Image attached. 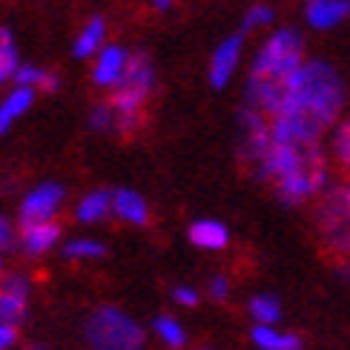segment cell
I'll return each mask as SVG.
<instances>
[{"instance_id":"obj_3","label":"cell","mask_w":350,"mask_h":350,"mask_svg":"<svg viewBox=\"0 0 350 350\" xmlns=\"http://www.w3.org/2000/svg\"><path fill=\"white\" fill-rule=\"evenodd\" d=\"M86 345L92 350H141L144 330L118 308H100L86 322Z\"/></svg>"},{"instance_id":"obj_5","label":"cell","mask_w":350,"mask_h":350,"mask_svg":"<svg viewBox=\"0 0 350 350\" xmlns=\"http://www.w3.org/2000/svg\"><path fill=\"white\" fill-rule=\"evenodd\" d=\"M316 227L330 256H350V204L345 189H330L316 207Z\"/></svg>"},{"instance_id":"obj_1","label":"cell","mask_w":350,"mask_h":350,"mask_svg":"<svg viewBox=\"0 0 350 350\" xmlns=\"http://www.w3.org/2000/svg\"><path fill=\"white\" fill-rule=\"evenodd\" d=\"M345 90L336 69L322 61L301 64L284 83V104L270 118L273 144H319L339 118Z\"/></svg>"},{"instance_id":"obj_12","label":"cell","mask_w":350,"mask_h":350,"mask_svg":"<svg viewBox=\"0 0 350 350\" xmlns=\"http://www.w3.org/2000/svg\"><path fill=\"white\" fill-rule=\"evenodd\" d=\"M347 12H350L347 0H310L308 3V21L316 29H330V26H336Z\"/></svg>"},{"instance_id":"obj_19","label":"cell","mask_w":350,"mask_h":350,"mask_svg":"<svg viewBox=\"0 0 350 350\" xmlns=\"http://www.w3.org/2000/svg\"><path fill=\"white\" fill-rule=\"evenodd\" d=\"M112 207V196L109 193H92L81 201L78 207V218L81 221H98V218H104L107 210Z\"/></svg>"},{"instance_id":"obj_4","label":"cell","mask_w":350,"mask_h":350,"mask_svg":"<svg viewBox=\"0 0 350 350\" xmlns=\"http://www.w3.org/2000/svg\"><path fill=\"white\" fill-rule=\"evenodd\" d=\"M301 55H304L301 38L293 32V29H282V32H275L256 55L253 78L287 81L301 66Z\"/></svg>"},{"instance_id":"obj_9","label":"cell","mask_w":350,"mask_h":350,"mask_svg":"<svg viewBox=\"0 0 350 350\" xmlns=\"http://www.w3.org/2000/svg\"><path fill=\"white\" fill-rule=\"evenodd\" d=\"M21 239H23V250L40 256L52 250L61 239V224L55 221H38V224H21Z\"/></svg>"},{"instance_id":"obj_20","label":"cell","mask_w":350,"mask_h":350,"mask_svg":"<svg viewBox=\"0 0 350 350\" xmlns=\"http://www.w3.org/2000/svg\"><path fill=\"white\" fill-rule=\"evenodd\" d=\"M250 313L258 319L261 325H273V322H279L282 308H279V301H275L273 296H256L250 301Z\"/></svg>"},{"instance_id":"obj_2","label":"cell","mask_w":350,"mask_h":350,"mask_svg":"<svg viewBox=\"0 0 350 350\" xmlns=\"http://www.w3.org/2000/svg\"><path fill=\"white\" fill-rule=\"evenodd\" d=\"M155 86V69L147 52H135L129 55L126 69L121 81L115 83L112 95L107 98V104L115 109V118H118V135L133 138L141 124H144V104Z\"/></svg>"},{"instance_id":"obj_21","label":"cell","mask_w":350,"mask_h":350,"mask_svg":"<svg viewBox=\"0 0 350 350\" xmlns=\"http://www.w3.org/2000/svg\"><path fill=\"white\" fill-rule=\"evenodd\" d=\"M90 124L98 133H118V118H115V109L109 104H98L90 115Z\"/></svg>"},{"instance_id":"obj_30","label":"cell","mask_w":350,"mask_h":350,"mask_svg":"<svg viewBox=\"0 0 350 350\" xmlns=\"http://www.w3.org/2000/svg\"><path fill=\"white\" fill-rule=\"evenodd\" d=\"M345 198H347V204H350V187H345Z\"/></svg>"},{"instance_id":"obj_26","label":"cell","mask_w":350,"mask_h":350,"mask_svg":"<svg viewBox=\"0 0 350 350\" xmlns=\"http://www.w3.org/2000/svg\"><path fill=\"white\" fill-rule=\"evenodd\" d=\"M18 342V325H0V350Z\"/></svg>"},{"instance_id":"obj_29","label":"cell","mask_w":350,"mask_h":350,"mask_svg":"<svg viewBox=\"0 0 350 350\" xmlns=\"http://www.w3.org/2000/svg\"><path fill=\"white\" fill-rule=\"evenodd\" d=\"M0 244H9V227L3 218H0Z\"/></svg>"},{"instance_id":"obj_11","label":"cell","mask_w":350,"mask_h":350,"mask_svg":"<svg viewBox=\"0 0 350 350\" xmlns=\"http://www.w3.org/2000/svg\"><path fill=\"white\" fill-rule=\"evenodd\" d=\"M112 210L118 218L129 224H147L150 221V210L147 204H144L141 196H135L133 189H118V193H112Z\"/></svg>"},{"instance_id":"obj_23","label":"cell","mask_w":350,"mask_h":350,"mask_svg":"<svg viewBox=\"0 0 350 350\" xmlns=\"http://www.w3.org/2000/svg\"><path fill=\"white\" fill-rule=\"evenodd\" d=\"M155 330L161 333V339L170 345V347H181L184 345V330L172 322V319L161 316V319H155Z\"/></svg>"},{"instance_id":"obj_15","label":"cell","mask_w":350,"mask_h":350,"mask_svg":"<svg viewBox=\"0 0 350 350\" xmlns=\"http://www.w3.org/2000/svg\"><path fill=\"white\" fill-rule=\"evenodd\" d=\"M104 35H107V23H104V18H92L90 23H86V29L81 32V38L75 40V57H90V55H95V49L104 43Z\"/></svg>"},{"instance_id":"obj_22","label":"cell","mask_w":350,"mask_h":350,"mask_svg":"<svg viewBox=\"0 0 350 350\" xmlns=\"http://www.w3.org/2000/svg\"><path fill=\"white\" fill-rule=\"evenodd\" d=\"M333 152H336L342 170H345V172H350V118L339 126L336 141H333Z\"/></svg>"},{"instance_id":"obj_6","label":"cell","mask_w":350,"mask_h":350,"mask_svg":"<svg viewBox=\"0 0 350 350\" xmlns=\"http://www.w3.org/2000/svg\"><path fill=\"white\" fill-rule=\"evenodd\" d=\"M64 201V187L61 184H43L35 193H29V198L21 204V224H38L49 221L55 210Z\"/></svg>"},{"instance_id":"obj_8","label":"cell","mask_w":350,"mask_h":350,"mask_svg":"<svg viewBox=\"0 0 350 350\" xmlns=\"http://www.w3.org/2000/svg\"><path fill=\"white\" fill-rule=\"evenodd\" d=\"M241 43H244V35H232L227 38L221 46L215 49L213 55V61H210V83L215 86V90H221V86L230 81L232 75V69H236L239 64V55H241Z\"/></svg>"},{"instance_id":"obj_32","label":"cell","mask_w":350,"mask_h":350,"mask_svg":"<svg viewBox=\"0 0 350 350\" xmlns=\"http://www.w3.org/2000/svg\"><path fill=\"white\" fill-rule=\"evenodd\" d=\"M201 350H207V347H201Z\"/></svg>"},{"instance_id":"obj_16","label":"cell","mask_w":350,"mask_h":350,"mask_svg":"<svg viewBox=\"0 0 350 350\" xmlns=\"http://www.w3.org/2000/svg\"><path fill=\"white\" fill-rule=\"evenodd\" d=\"M253 339H256L258 347H265V350H299L301 347V339L299 336H290V333L284 336V333L270 330L267 325H258L253 330Z\"/></svg>"},{"instance_id":"obj_10","label":"cell","mask_w":350,"mask_h":350,"mask_svg":"<svg viewBox=\"0 0 350 350\" xmlns=\"http://www.w3.org/2000/svg\"><path fill=\"white\" fill-rule=\"evenodd\" d=\"M126 61H129V55L121 46H107L104 52H100L95 69H92V81L98 86H115L124 75Z\"/></svg>"},{"instance_id":"obj_25","label":"cell","mask_w":350,"mask_h":350,"mask_svg":"<svg viewBox=\"0 0 350 350\" xmlns=\"http://www.w3.org/2000/svg\"><path fill=\"white\" fill-rule=\"evenodd\" d=\"M273 21V12L267 6H253L250 12H247L244 18V26H256V23H270Z\"/></svg>"},{"instance_id":"obj_28","label":"cell","mask_w":350,"mask_h":350,"mask_svg":"<svg viewBox=\"0 0 350 350\" xmlns=\"http://www.w3.org/2000/svg\"><path fill=\"white\" fill-rule=\"evenodd\" d=\"M175 301H181V304H196L198 301V296L193 293V290H175Z\"/></svg>"},{"instance_id":"obj_27","label":"cell","mask_w":350,"mask_h":350,"mask_svg":"<svg viewBox=\"0 0 350 350\" xmlns=\"http://www.w3.org/2000/svg\"><path fill=\"white\" fill-rule=\"evenodd\" d=\"M227 279H221V275H218V279H213L210 282V296L215 299V301H227Z\"/></svg>"},{"instance_id":"obj_17","label":"cell","mask_w":350,"mask_h":350,"mask_svg":"<svg viewBox=\"0 0 350 350\" xmlns=\"http://www.w3.org/2000/svg\"><path fill=\"white\" fill-rule=\"evenodd\" d=\"M18 49H14V40L9 29H0V83L18 75Z\"/></svg>"},{"instance_id":"obj_18","label":"cell","mask_w":350,"mask_h":350,"mask_svg":"<svg viewBox=\"0 0 350 350\" xmlns=\"http://www.w3.org/2000/svg\"><path fill=\"white\" fill-rule=\"evenodd\" d=\"M14 78H18L21 86H29V90H40V92H55L57 90V75L35 69V66H21Z\"/></svg>"},{"instance_id":"obj_24","label":"cell","mask_w":350,"mask_h":350,"mask_svg":"<svg viewBox=\"0 0 350 350\" xmlns=\"http://www.w3.org/2000/svg\"><path fill=\"white\" fill-rule=\"evenodd\" d=\"M64 253L69 258H98V256H104L107 250L100 244H95V241H72V244H66Z\"/></svg>"},{"instance_id":"obj_13","label":"cell","mask_w":350,"mask_h":350,"mask_svg":"<svg viewBox=\"0 0 350 350\" xmlns=\"http://www.w3.org/2000/svg\"><path fill=\"white\" fill-rule=\"evenodd\" d=\"M32 98H35V90H29V86H18V90H14L3 104H0V133H6V129L12 126V121L32 107Z\"/></svg>"},{"instance_id":"obj_31","label":"cell","mask_w":350,"mask_h":350,"mask_svg":"<svg viewBox=\"0 0 350 350\" xmlns=\"http://www.w3.org/2000/svg\"><path fill=\"white\" fill-rule=\"evenodd\" d=\"M26 350H40V347H26Z\"/></svg>"},{"instance_id":"obj_14","label":"cell","mask_w":350,"mask_h":350,"mask_svg":"<svg viewBox=\"0 0 350 350\" xmlns=\"http://www.w3.org/2000/svg\"><path fill=\"white\" fill-rule=\"evenodd\" d=\"M189 241L207 247V250H218V247L227 244V230L218 221H196L189 227Z\"/></svg>"},{"instance_id":"obj_7","label":"cell","mask_w":350,"mask_h":350,"mask_svg":"<svg viewBox=\"0 0 350 350\" xmlns=\"http://www.w3.org/2000/svg\"><path fill=\"white\" fill-rule=\"evenodd\" d=\"M26 296L29 287L21 275H6L0 287V325H18L26 316Z\"/></svg>"}]
</instances>
